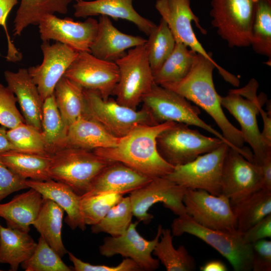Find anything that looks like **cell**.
Here are the masks:
<instances>
[{
  "label": "cell",
  "instance_id": "1",
  "mask_svg": "<svg viewBox=\"0 0 271 271\" xmlns=\"http://www.w3.org/2000/svg\"><path fill=\"white\" fill-rule=\"evenodd\" d=\"M217 69L228 82L234 86L239 84L238 78L218 65L214 60L196 53L187 75L180 81L161 86L170 89L204 109L214 120L222 135L232 148L251 161L252 153L243 148L241 132L227 119L222 108L221 96L217 92L213 82V72Z\"/></svg>",
  "mask_w": 271,
  "mask_h": 271
},
{
  "label": "cell",
  "instance_id": "2",
  "mask_svg": "<svg viewBox=\"0 0 271 271\" xmlns=\"http://www.w3.org/2000/svg\"><path fill=\"white\" fill-rule=\"evenodd\" d=\"M174 122L137 126L120 138L117 145L92 150L97 156L110 162L121 163L151 178L165 177L174 169L160 155L157 138Z\"/></svg>",
  "mask_w": 271,
  "mask_h": 271
},
{
  "label": "cell",
  "instance_id": "3",
  "mask_svg": "<svg viewBox=\"0 0 271 271\" xmlns=\"http://www.w3.org/2000/svg\"><path fill=\"white\" fill-rule=\"evenodd\" d=\"M258 87L257 81L252 78L245 86L230 90L220 101L239 123L244 142L252 150L253 163L260 167L271 156V146L262 138L257 124V115L266 100L264 94L257 95Z\"/></svg>",
  "mask_w": 271,
  "mask_h": 271
},
{
  "label": "cell",
  "instance_id": "4",
  "mask_svg": "<svg viewBox=\"0 0 271 271\" xmlns=\"http://www.w3.org/2000/svg\"><path fill=\"white\" fill-rule=\"evenodd\" d=\"M51 156V179L68 185L80 196L88 192L96 177L111 162L92 151L71 147Z\"/></svg>",
  "mask_w": 271,
  "mask_h": 271
},
{
  "label": "cell",
  "instance_id": "5",
  "mask_svg": "<svg viewBox=\"0 0 271 271\" xmlns=\"http://www.w3.org/2000/svg\"><path fill=\"white\" fill-rule=\"evenodd\" d=\"M171 226L173 236L188 233L210 245L228 260L234 270H252V244L246 243L241 233H230L206 228L187 214L174 219Z\"/></svg>",
  "mask_w": 271,
  "mask_h": 271
},
{
  "label": "cell",
  "instance_id": "6",
  "mask_svg": "<svg viewBox=\"0 0 271 271\" xmlns=\"http://www.w3.org/2000/svg\"><path fill=\"white\" fill-rule=\"evenodd\" d=\"M145 44L129 49L115 62L119 76L113 94L118 103L134 110L155 84Z\"/></svg>",
  "mask_w": 271,
  "mask_h": 271
},
{
  "label": "cell",
  "instance_id": "7",
  "mask_svg": "<svg viewBox=\"0 0 271 271\" xmlns=\"http://www.w3.org/2000/svg\"><path fill=\"white\" fill-rule=\"evenodd\" d=\"M85 109L83 115L96 121L113 136L121 138L142 125L156 123L144 108L132 109L110 98L103 99L94 90L84 89Z\"/></svg>",
  "mask_w": 271,
  "mask_h": 271
},
{
  "label": "cell",
  "instance_id": "8",
  "mask_svg": "<svg viewBox=\"0 0 271 271\" xmlns=\"http://www.w3.org/2000/svg\"><path fill=\"white\" fill-rule=\"evenodd\" d=\"M223 143L217 137L205 136L186 124L178 122L163 130L157 138L160 155L173 167L189 163Z\"/></svg>",
  "mask_w": 271,
  "mask_h": 271
},
{
  "label": "cell",
  "instance_id": "9",
  "mask_svg": "<svg viewBox=\"0 0 271 271\" xmlns=\"http://www.w3.org/2000/svg\"><path fill=\"white\" fill-rule=\"evenodd\" d=\"M143 108L150 114L156 124L167 121L182 123L203 128L218 138L232 148L223 135L199 116L200 110L179 94L155 84L143 98Z\"/></svg>",
  "mask_w": 271,
  "mask_h": 271
},
{
  "label": "cell",
  "instance_id": "10",
  "mask_svg": "<svg viewBox=\"0 0 271 271\" xmlns=\"http://www.w3.org/2000/svg\"><path fill=\"white\" fill-rule=\"evenodd\" d=\"M256 0H211V24L230 47L250 46Z\"/></svg>",
  "mask_w": 271,
  "mask_h": 271
},
{
  "label": "cell",
  "instance_id": "11",
  "mask_svg": "<svg viewBox=\"0 0 271 271\" xmlns=\"http://www.w3.org/2000/svg\"><path fill=\"white\" fill-rule=\"evenodd\" d=\"M229 147L223 143L189 163L174 167L165 177L186 189L203 190L220 195L223 165Z\"/></svg>",
  "mask_w": 271,
  "mask_h": 271
},
{
  "label": "cell",
  "instance_id": "12",
  "mask_svg": "<svg viewBox=\"0 0 271 271\" xmlns=\"http://www.w3.org/2000/svg\"><path fill=\"white\" fill-rule=\"evenodd\" d=\"M183 202L187 214L200 225L230 233H238L230 200L225 195H214L203 190L186 189Z\"/></svg>",
  "mask_w": 271,
  "mask_h": 271
},
{
  "label": "cell",
  "instance_id": "13",
  "mask_svg": "<svg viewBox=\"0 0 271 271\" xmlns=\"http://www.w3.org/2000/svg\"><path fill=\"white\" fill-rule=\"evenodd\" d=\"M186 191V188L165 177L153 178L130 193L133 215L139 222L148 224L153 218L149 210L158 202L178 216L187 215L183 202Z\"/></svg>",
  "mask_w": 271,
  "mask_h": 271
},
{
  "label": "cell",
  "instance_id": "14",
  "mask_svg": "<svg viewBox=\"0 0 271 271\" xmlns=\"http://www.w3.org/2000/svg\"><path fill=\"white\" fill-rule=\"evenodd\" d=\"M64 76L84 89L98 92L107 99L113 94L119 76L115 62L99 59L90 52H79L65 72Z\"/></svg>",
  "mask_w": 271,
  "mask_h": 271
},
{
  "label": "cell",
  "instance_id": "15",
  "mask_svg": "<svg viewBox=\"0 0 271 271\" xmlns=\"http://www.w3.org/2000/svg\"><path fill=\"white\" fill-rule=\"evenodd\" d=\"M221 188L222 194L229 198L231 205L236 203L263 188L261 168L229 147L223 165Z\"/></svg>",
  "mask_w": 271,
  "mask_h": 271
},
{
  "label": "cell",
  "instance_id": "16",
  "mask_svg": "<svg viewBox=\"0 0 271 271\" xmlns=\"http://www.w3.org/2000/svg\"><path fill=\"white\" fill-rule=\"evenodd\" d=\"M139 221L130 224L127 229L117 236L106 237L99 246L101 255L110 257L119 254L132 259L141 270L153 271L160 266V261L152 256L153 251L162 234V226L159 224L154 238L148 240L138 231Z\"/></svg>",
  "mask_w": 271,
  "mask_h": 271
},
{
  "label": "cell",
  "instance_id": "17",
  "mask_svg": "<svg viewBox=\"0 0 271 271\" xmlns=\"http://www.w3.org/2000/svg\"><path fill=\"white\" fill-rule=\"evenodd\" d=\"M38 25L43 42L55 40L78 52H90L98 29V21L91 17L84 22H75L70 18H59L54 14L46 15Z\"/></svg>",
  "mask_w": 271,
  "mask_h": 271
},
{
  "label": "cell",
  "instance_id": "18",
  "mask_svg": "<svg viewBox=\"0 0 271 271\" xmlns=\"http://www.w3.org/2000/svg\"><path fill=\"white\" fill-rule=\"evenodd\" d=\"M41 49L43 55L42 63L28 70L44 102L53 94L56 84L79 52L58 42L52 45L49 42H43Z\"/></svg>",
  "mask_w": 271,
  "mask_h": 271
},
{
  "label": "cell",
  "instance_id": "19",
  "mask_svg": "<svg viewBox=\"0 0 271 271\" xmlns=\"http://www.w3.org/2000/svg\"><path fill=\"white\" fill-rule=\"evenodd\" d=\"M155 8L167 24L176 42L183 43L196 53L214 60L198 41L193 29L192 22L203 34H206L199 18L192 10L190 0H157Z\"/></svg>",
  "mask_w": 271,
  "mask_h": 271
},
{
  "label": "cell",
  "instance_id": "20",
  "mask_svg": "<svg viewBox=\"0 0 271 271\" xmlns=\"http://www.w3.org/2000/svg\"><path fill=\"white\" fill-rule=\"evenodd\" d=\"M146 41L142 37L121 32L114 27L109 17L100 16L90 53L99 59L115 62L125 55L126 50L144 45Z\"/></svg>",
  "mask_w": 271,
  "mask_h": 271
},
{
  "label": "cell",
  "instance_id": "21",
  "mask_svg": "<svg viewBox=\"0 0 271 271\" xmlns=\"http://www.w3.org/2000/svg\"><path fill=\"white\" fill-rule=\"evenodd\" d=\"M133 0H81L73 5L77 18L105 16L115 20L122 19L133 23L148 36L156 27L154 22L142 16L133 7Z\"/></svg>",
  "mask_w": 271,
  "mask_h": 271
},
{
  "label": "cell",
  "instance_id": "22",
  "mask_svg": "<svg viewBox=\"0 0 271 271\" xmlns=\"http://www.w3.org/2000/svg\"><path fill=\"white\" fill-rule=\"evenodd\" d=\"M8 87L17 98L25 123L42 131L43 101L28 69L20 68L16 72H4Z\"/></svg>",
  "mask_w": 271,
  "mask_h": 271
},
{
  "label": "cell",
  "instance_id": "23",
  "mask_svg": "<svg viewBox=\"0 0 271 271\" xmlns=\"http://www.w3.org/2000/svg\"><path fill=\"white\" fill-rule=\"evenodd\" d=\"M152 179L117 162H111L96 177L85 194L130 193Z\"/></svg>",
  "mask_w": 271,
  "mask_h": 271
},
{
  "label": "cell",
  "instance_id": "24",
  "mask_svg": "<svg viewBox=\"0 0 271 271\" xmlns=\"http://www.w3.org/2000/svg\"><path fill=\"white\" fill-rule=\"evenodd\" d=\"M26 183L29 188L38 191L43 198L53 201L63 209L67 213L65 222L72 229L79 228L84 231L86 229L80 208L81 196L70 187L53 179L47 181L27 179Z\"/></svg>",
  "mask_w": 271,
  "mask_h": 271
},
{
  "label": "cell",
  "instance_id": "25",
  "mask_svg": "<svg viewBox=\"0 0 271 271\" xmlns=\"http://www.w3.org/2000/svg\"><path fill=\"white\" fill-rule=\"evenodd\" d=\"M16 195L10 201L0 204V217L8 227L29 232L30 225L36 219L44 198L35 189Z\"/></svg>",
  "mask_w": 271,
  "mask_h": 271
},
{
  "label": "cell",
  "instance_id": "26",
  "mask_svg": "<svg viewBox=\"0 0 271 271\" xmlns=\"http://www.w3.org/2000/svg\"><path fill=\"white\" fill-rule=\"evenodd\" d=\"M120 138L96 121L82 116L68 128L67 147L90 151L112 148L117 145Z\"/></svg>",
  "mask_w": 271,
  "mask_h": 271
},
{
  "label": "cell",
  "instance_id": "27",
  "mask_svg": "<svg viewBox=\"0 0 271 271\" xmlns=\"http://www.w3.org/2000/svg\"><path fill=\"white\" fill-rule=\"evenodd\" d=\"M37 244L29 232L0 225V263L9 264L11 270L32 256Z\"/></svg>",
  "mask_w": 271,
  "mask_h": 271
},
{
  "label": "cell",
  "instance_id": "28",
  "mask_svg": "<svg viewBox=\"0 0 271 271\" xmlns=\"http://www.w3.org/2000/svg\"><path fill=\"white\" fill-rule=\"evenodd\" d=\"M52 156L22 153L10 150L0 153V161L12 171L25 179L47 181Z\"/></svg>",
  "mask_w": 271,
  "mask_h": 271
},
{
  "label": "cell",
  "instance_id": "29",
  "mask_svg": "<svg viewBox=\"0 0 271 271\" xmlns=\"http://www.w3.org/2000/svg\"><path fill=\"white\" fill-rule=\"evenodd\" d=\"M231 206L237 231L242 233L271 214V190L261 188Z\"/></svg>",
  "mask_w": 271,
  "mask_h": 271
},
{
  "label": "cell",
  "instance_id": "30",
  "mask_svg": "<svg viewBox=\"0 0 271 271\" xmlns=\"http://www.w3.org/2000/svg\"><path fill=\"white\" fill-rule=\"evenodd\" d=\"M81 0H21L14 21V36H20L31 25H38L46 15L66 14L73 2Z\"/></svg>",
  "mask_w": 271,
  "mask_h": 271
},
{
  "label": "cell",
  "instance_id": "31",
  "mask_svg": "<svg viewBox=\"0 0 271 271\" xmlns=\"http://www.w3.org/2000/svg\"><path fill=\"white\" fill-rule=\"evenodd\" d=\"M64 210L53 201L44 198L40 212L32 225L62 257L68 251L62 239Z\"/></svg>",
  "mask_w": 271,
  "mask_h": 271
},
{
  "label": "cell",
  "instance_id": "32",
  "mask_svg": "<svg viewBox=\"0 0 271 271\" xmlns=\"http://www.w3.org/2000/svg\"><path fill=\"white\" fill-rule=\"evenodd\" d=\"M53 94L62 119L68 128L70 125L83 115L85 109L84 88L63 76L56 84Z\"/></svg>",
  "mask_w": 271,
  "mask_h": 271
},
{
  "label": "cell",
  "instance_id": "33",
  "mask_svg": "<svg viewBox=\"0 0 271 271\" xmlns=\"http://www.w3.org/2000/svg\"><path fill=\"white\" fill-rule=\"evenodd\" d=\"M68 129L53 94L44 101L43 105L41 132L49 155L67 147Z\"/></svg>",
  "mask_w": 271,
  "mask_h": 271
},
{
  "label": "cell",
  "instance_id": "34",
  "mask_svg": "<svg viewBox=\"0 0 271 271\" xmlns=\"http://www.w3.org/2000/svg\"><path fill=\"white\" fill-rule=\"evenodd\" d=\"M171 229L162 228V234L153 251V254L165 267L167 271H193L196 263L186 247L180 245L175 248Z\"/></svg>",
  "mask_w": 271,
  "mask_h": 271
},
{
  "label": "cell",
  "instance_id": "35",
  "mask_svg": "<svg viewBox=\"0 0 271 271\" xmlns=\"http://www.w3.org/2000/svg\"><path fill=\"white\" fill-rule=\"evenodd\" d=\"M196 53L183 43L176 42L172 52L153 73L155 83L162 85L182 80L189 73Z\"/></svg>",
  "mask_w": 271,
  "mask_h": 271
},
{
  "label": "cell",
  "instance_id": "36",
  "mask_svg": "<svg viewBox=\"0 0 271 271\" xmlns=\"http://www.w3.org/2000/svg\"><path fill=\"white\" fill-rule=\"evenodd\" d=\"M148 37L145 45L150 67L154 73L172 52L176 41L167 24L161 18L159 24Z\"/></svg>",
  "mask_w": 271,
  "mask_h": 271
},
{
  "label": "cell",
  "instance_id": "37",
  "mask_svg": "<svg viewBox=\"0 0 271 271\" xmlns=\"http://www.w3.org/2000/svg\"><path fill=\"white\" fill-rule=\"evenodd\" d=\"M250 46L259 55L271 58V0H256Z\"/></svg>",
  "mask_w": 271,
  "mask_h": 271
},
{
  "label": "cell",
  "instance_id": "38",
  "mask_svg": "<svg viewBox=\"0 0 271 271\" xmlns=\"http://www.w3.org/2000/svg\"><path fill=\"white\" fill-rule=\"evenodd\" d=\"M133 212L129 196L122 197L98 223L92 225L91 231L107 233L111 236L122 234L131 223Z\"/></svg>",
  "mask_w": 271,
  "mask_h": 271
},
{
  "label": "cell",
  "instance_id": "39",
  "mask_svg": "<svg viewBox=\"0 0 271 271\" xmlns=\"http://www.w3.org/2000/svg\"><path fill=\"white\" fill-rule=\"evenodd\" d=\"M7 133L13 151L32 154L49 155L41 130L36 127L24 123L9 129Z\"/></svg>",
  "mask_w": 271,
  "mask_h": 271
},
{
  "label": "cell",
  "instance_id": "40",
  "mask_svg": "<svg viewBox=\"0 0 271 271\" xmlns=\"http://www.w3.org/2000/svg\"><path fill=\"white\" fill-rule=\"evenodd\" d=\"M123 195L115 193L84 194L81 196L80 208L86 225H93L100 221Z\"/></svg>",
  "mask_w": 271,
  "mask_h": 271
},
{
  "label": "cell",
  "instance_id": "41",
  "mask_svg": "<svg viewBox=\"0 0 271 271\" xmlns=\"http://www.w3.org/2000/svg\"><path fill=\"white\" fill-rule=\"evenodd\" d=\"M21 265L26 271L72 270L41 236L32 256Z\"/></svg>",
  "mask_w": 271,
  "mask_h": 271
},
{
  "label": "cell",
  "instance_id": "42",
  "mask_svg": "<svg viewBox=\"0 0 271 271\" xmlns=\"http://www.w3.org/2000/svg\"><path fill=\"white\" fill-rule=\"evenodd\" d=\"M17 99L8 87L0 83V124L13 128L25 123L23 115L16 106Z\"/></svg>",
  "mask_w": 271,
  "mask_h": 271
},
{
  "label": "cell",
  "instance_id": "43",
  "mask_svg": "<svg viewBox=\"0 0 271 271\" xmlns=\"http://www.w3.org/2000/svg\"><path fill=\"white\" fill-rule=\"evenodd\" d=\"M70 260L73 263V269L75 271H140V267L132 259L125 258L118 265H95L84 262L73 253L68 252Z\"/></svg>",
  "mask_w": 271,
  "mask_h": 271
},
{
  "label": "cell",
  "instance_id": "44",
  "mask_svg": "<svg viewBox=\"0 0 271 271\" xmlns=\"http://www.w3.org/2000/svg\"><path fill=\"white\" fill-rule=\"evenodd\" d=\"M24 179L0 161V202L10 194L29 187Z\"/></svg>",
  "mask_w": 271,
  "mask_h": 271
},
{
  "label": "cell",
  "instance_id": "45",
  "mask_svg": "<svg viewBox=\"0 0 271 271\" xmlns=\"http://www.w3.org/2000/svg\"><path fill=\"white\" fill-rule=\"evenodd\" d=\"M252 270H271V241L264 239L252 244Z\"/></svg>",
  "mask_w": 271,
  "mask_h": 271
},
{
  "label": "cell",
  "instance_id": "46",
  "mask_svg": "<svg viewBox=\"0 0 271 271\" xmlns=\"http://www.w3.org/2000/svg\"><path fill=\"white\" fill-rule=\"evenodd\" d=\"M18 2V0H0V26H2L6 31L8 43V51L6 58L8 61L14 62L20 60L22 55L11 41L6 23L9 13Z\"/></svg>",
  "mask_w": 271,
  "mask_h": 271
},
{
  "label": "cell",
  "instance_id": "47",
  "mask_svg": "<svg viewBox=\"0 0 271 271\" xmlns=\"http://www.w3.org/2000/svg\"><path fill=\"white\" fill-rule=\"evenodd\" d=\"M244 241L253 243L271 237V214L257 222L250 228L241 233Z\"/></svg>",
  "mask_w": 271,
  "mask_h": 271
},
{
  "label": "cell",
  "instance_id": "48",
  "mask_svg": "<svg viewBox=\"0 0 271 271\" xmlns=\"http://www.w3.org/2000/svg\"><path fill=\"white\" fill-rule=\"evenodd\" d=\"M263 122V128L261 132V135L265 142L271 146V114L269 110L267 112L264 111L262 108L259 109Z\"/></svg>",
  "mask_w": 271,
  "mask_h": 271
},
{
  "label": "cell",
  "instance_id": "49",
  "mask_svg": "<svg viewBox=\"0 0 271 271\" xmlns=\"http://www.w3.org/2000/svg\"><path fill=\"white\" fill-rule=\"evenodd\" d=\"M201 271H226L225 264L219 260H212L206 262L200 267Z\"/></svg>",
  "mask_w": 271,
  "mask_h": 271
},
{
  "label": "cell",
  "instance_id": "50",
  "mask_svg": "<svg viewBox=\"0 0 271 271\" xmlns=\"http://www.w3.org/2000/svg\"><path fill=\"white\" fill-rule=\"evenodd\" d=\"M7 132L5 127H0V153L13 150Z\"/></svg>",
  "mask_w": 271,
  "mask_h": 271
},
{
  "label": "cell",
  "instance_id": "51",
  "mask_svg": "<svg viewBox=\"0 0 271 271\" xmlns=\"http://www.w3.org/2000/svg\"><path fill=\"white\" fill-rule=\"evenodd\" d=\"M1 270L0 269V271H1Z\"/></svg>",
  "mask_w": 271,
  "mask_h": 271
},
{
  "label": "cell",
  "instance_id": "52",
  "mask_svg": "<svg viewBox=\"0 0 271 271\" xmlns=\"http://www.w3.org/2000/svg\"><path fill=\"white\" fill-rule=\"evenodd\" d=\"M1 225V224H0Z\"/></svg>",
  "mask_w": 271,
  "mask_h": 271
}]
</instances>
